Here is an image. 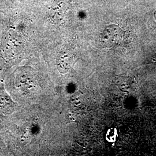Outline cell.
Wrapping results in <instances>:
<instances>
[{
    "instance_id": "cell-1",
    "label": "cell",
    "mask_w": 156,
    "mask_h": 156,
    "mask_svg": "<svg viewBox=\"0 0 156 156\" xmlns=\"http://www.w3.org/2000/svg\"><path fill=\"white\" fill-rule=\"evenodd\" d=\"M123 37V30L117 25L111 24L104 30L101 36V42L106 48H112L119 45Z\"/></svg>"
},
{
    "instance_id": "cell-2",
    "label": "cell",
    "mask_w": 156,
    "mask_h": 156,
    "mask_svg": "<svg viewBox=\"0 0 156 156\" xmlns=\"http://www.w3.org/2000/svg\"><path fill=\"white\" fill-rule=\"evenodd\" d=\"M72 62V57L67 53H64L59 57L57 66L59 70L63 73H67L69 69Z\"/></svg>"
},
{
    "instance_id": "cell-3",
    "label": "cell",
    "mask_w": 156,
    "mask_h": 156,
    "mask_svg": "<svg viewBox=\"0 0 156 156\" xmlns=\"http://www.w3.org/2000/svg\"><path fill=\"white\" fill-rule=\"evenodd\" d=\"M153 17L154 18V20L156 22V9H155V11L153 12Z\"/></svg>"
}]
</instances>
